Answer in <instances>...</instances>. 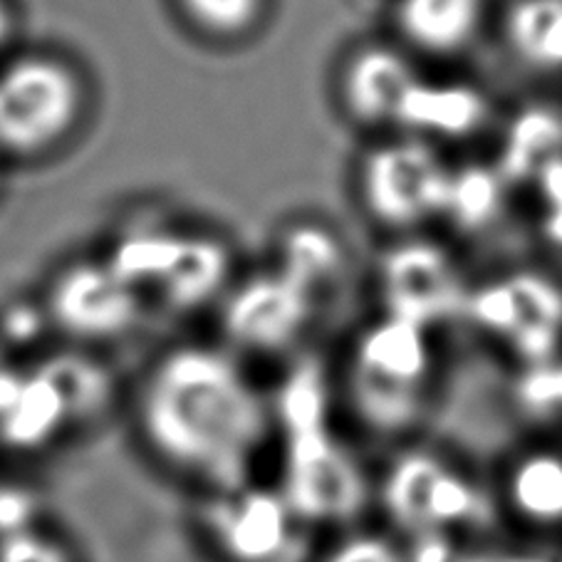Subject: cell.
I'll return each mask as SVG.
<instances>
[{
    "label": "cell",
    "instance_id": "1",
    "mask_svg": "<svg viewBox=\"0 0 562 562\" xmlns=\"http://www.w3.org/2000/svg\"><path fill=\"white\" fill-rule=\"evenodd\" d=\"M139 429L167 467L216 493L250 486V469L273 426V409L226 352L173 347L144 380Z\"/></svg>",
    "mask_w": 562,
    "mask_h": 562
},
{
    "label": "cell",
    "instance_id": "2",
    "mask_svg": "<svg viewBox=\"0 0 562 562\" xmlns=\"http://www.w3.org/2000/svg\"><path fill=\"white\" fill-rule=\"evenodd\" d=\"M273 422L283 431V496L300 522L350 526L370 501L360 463L329 429V382L313 357L280 384Z\"/></svg>",
    "mask_w": 562,
    "mask_h": 562
},
{
    "label": "cell",
    "instance_id": "3",
    "mask_svg": "<svg viewBox=\"0 0 562 562\" xmlns=\"http://www.w3.org/2000/svg\"><path fill=\"white\" fill-rule=\"evenodd\" d=\"M431 374L429 329L384 315L355 342L347 376L352 409L374 434L409 431L424 414Z\"/></svg>",
    "mask_w": 562,
    "mask_h": 562
},
{
    "label": "cell",
    "instance_id": "4",
    "mask_svg": "<svg viewBox=\"0 0 562 562\" xmlns=\"http://www.w3.org/2000/svg\"><path fill=\"white\" fill-rule=\"evenodd\" d=\"M380 506L394 536H476L488 530L493 506L476 481L431 451L412 449L392 461L380 483Z\"/></svg>",
    "mask_w": 562,
    "mask_h": 562
},
{
    "label": "cell",
    "instance_id": "5",
    "mask_svg": "<svg viewBox=\"0 0 562 562\" xmlns=\"http://www.w3.org/2000/svg\"><path fill=\"white\" fill-rule=\"evenodd\" d=\"M80 72L55 55H21L0 70V151L41 157L60 147L85 114Z\"/></svg>",
    "mask_w": 562,
    "mask_h": 562
},
{
    "label": "cell",
    "instance_id": "6",
    "mask_svg": "<svg viewBox=\"0 0 562 562\" xmlns=\"http://www.w3.org/2000/svg\"><path fill=\"white\" fill-rule=\"evenodd\" d=\"M451 171L424 142H394L367 154L360 196L370 216L386 228H412L443 213Z\"/></svg>",
    "mask_w": 562,
    "mask_h": 562
},
{
    "label": "cell",
    "instance_id": "7",
    "mask_svg": "<svg viewBox=\"0 0 562 562\" xmlns=\"http://www.w3.org/2000/svg\"><path fill=\"white\" fill-rule=\"evenodd\" d=\"M53 323L85 342L114 340L139 323V293L106 263H75L55 276L47 295Z\"/></svg>",
    "mask_w": 562,
    "mask_h": 562
},
{
    "label": "cell",
    "instance_id": "8",
    "mask_svg": "<svg viewBox=\"0 0 562 562\" xmlns=\"http://www.w3.org/2000/svg\"><path fill=\"white\" fill-rule=\"evenodd\" d=\"M317 300L280 270L254 276L226 300L223 333L238 350L276 355L290 350L315 317Z\"/></svg>",
    "mask_w": 562,
    "mask_h": 562
},
{
    "label": "cell",
    "instance_id": "9",
    "mask_svg": "<svg viewBox=\"0 0 562 562\" xmlns=\"http://www.w3.org/2000/svg\"><path fill=\"white\" fill-rule=\"evenodd\" d=\"M206 530L228 562H276L293 546L297 518L283 493L244 486L216 493L206 508Z\"/></svg>",
    "mask_w": 562,
    "mask_h": 562
},
{
    "label": "cell",
    "instance_id": "10",
    "mask_svg": "<svg viewBox=\"0 0 562 562\" xmlns=\"http://www.w3.org/2000/svg\"><path fill=\"white\" fill-rule=\"evenodd\" d=\"M481 327L508 337L520 355L542 362L562 329V293L538 276H513L467 300Z\"/></svg>",
    "mask_w": 562,
    "mask_h": 562
},
{
    "label": "cell",
    "instance_id": "11",
    "mask_svg": "<svg viewBox=\"0 0 562 562\" xmlns=\"http://www.w3.org/2000/svg\"><path fill=\"white\" fill-rule=\"evenodd\" d=\"M382 290L386 315L409 319L429 329L463 303L459 270L439 246L402 244L382 263Z\"/></svg>",
    "mask_w": 562,
    "mask_h": 562
},
{
    "label": "cell",
    "instance_id": "12",
    "mask_svg": "<svg viewBox=\"0 0 562 562\" xmlns=\"http://www.w3.org/2000/svg\"><path fill=\"white\" fill-rule=\"evenodd\" d=\"M419 80L409 60L394 47L367 45L355 50L340 75V100L362 127L394 124L402 100Z\"/></svg>",
    "mask_w": 562,
    "mask_h": 562
},
{
    "label": "cell",
    "instance_id": "13",
    "mask_svg": "<svg viewBox=\"0 0 562 562\" xmlns=\"http://www.w3.org/2000/svg\"><path fill=\"white\" fill-rule=\"evenodd\" d=\"M501 508L530 536H562V453L532 449L513 459Z\"/></svg>",
    "mask_w": 562,
    "mask_h": 562
},
{
    "label": "cell",
    "instance_id": "14",
    "mask_svg": "<svg viewBox=\"0 0 562 562\" xmlns=\"http://www.w3.org/2000/svg\"><path fill=\"white\" fill-rule=\"evenodd\" d=\"M488 100L471 85H434L416 80L396 112V127L441 139L476 134L488 120Z\"/></svg>",
    "mask_w": 562,
    "mask_h": 562
},
{
    "label": "cell",
    "instance_id": "15",
    "mask_svg": "<svg viewBox=\"0 0 562 562\" xmlns=\"http://www.w3.org/2000/svg\"><path fill=\"white\" fill-rule=\"evenodd\" d=\"M396 31L416 53L449 57L479 35L483 0H396Z\"/></svg>",
    "mask_w": 562,
    "mask_h": 562
},
{
    "label": "cell",
    "instance_id": "16",
    "mask_svg": "<svg viewBox=\"0 0 562 562\" xmlns=\"http://www.w3.org/2000/svg\"><path fill=\"white\" fill-rule=\"evenodd\" d=\"M231 278V250L211 236H183L177 263L159 283L171 310H199L211 303Z\"/></svg>",
    "mask_w": 562,
    "mask_h": 562
},
{
    "label": "cell",
    "instance_id": "17",
    "mask_svg": "<svg viewBox=\"0 0 562 562\" xmlns=\"http://www.w3.org/2000/svg\"><path fill=\"white\" fill-rule=\"evenodd\" d=\"M278 270L297 288L319 300L345 273V250L333 231L313 223L293 226L280 240Z\"/></svg>",
    "mask_w": 562,
    "mask_h": 562
},
{
    "label": "cell",
    "instance_id": "18",
    "mask_svg": "<svg viewBox=\"0 0 562 562\" xmlns=\"http://www.w3.org/2000/svg\"><path fill=\"white\" fill-rule=\"evenodd\" d=\"M70 419L55 386L43 374L23 376L13 404L0 416V441L15 451L43 449Z\"/></svg>",
    "mask_w": 562,
    "mask_h": 562
},
{
    "label": "cell",
    "instance_id": "19",
    "mask_svg": "<svg viewBox=\"0 0 562 562\" xmlns=\"http://www.w3.org/2000/svg\"><path fill=\"white\" fill-rule=\"evenodd\" d=\"M510 50L538 72H562V0H518L506 18Z\"/></svg>",
    "mask_w": 562,
    "mask_h": 562
},
{
    "label": "cell",
    "instance_id": "20",
    "mask_svg": "<svg viewBox=\"0 0 562 562\" xmlns=\"http://www.w3.org/2000/svg\"><path fill=\"white\" fill-rule=\"evenodd\" d=\"M181 244L183 234L179 231L157 226V223H139L114 244L106 266L134 290L144 285L159 288L171 266L177 263Z\"/></svg>",
    "mask_w": 562,
    "mask_h": 562
},
{
    "label": "cell",
    "instance_id": "21",
    "mask_svg": "<svg viewBox=\"0 0 562 562\" xmlns=\"http://www.w3.org/2000/svg\"><path fill=\"white\" fill-rule=\"evenodd\" d=\"M562 149V122L555 112L532 110L522 112L513 122L506 154H503V173L510 179L540 177V171L560 159Z\"/></svg>",
    "mask_w": 562,
    "mask_h": 562
},
{
    "label": "cell",
    "instance_id": "22",
    "mask_svg": "<svg viewBox=\"0 0 562 562\" xmlns=\"http://www.w3.org/2000/svg\"><path fill=\"white\" fill-rule=\"evenodd\" d=\"M37 374H43L55 386L70 419H90L104 409L112 396L110 374L102 370V364H94L85 357L55 355L37 367Z\"/></svg>",
    "mask_w": 562,
    "mask_h": 562
},
{
    "label": "cell",
    "instance_id": "23",
    "mask_svg": "<svg viewBox=\"0 0 562 562\" xmlns=\"http://www.w3.org/2000/svg\"><path fill=\"white\" fill-rule=\"evenodd\" d=\"M501 209V181L496 171L467 167L451 173L443 213L467 231H479L496 218Z\"/></svg>",
    "mask_w": 562,
    "mask_h": 562
},
{
    "label": "cell",
    "instance_id": "24",
    "mask_svg": "<svg viewBox=\"0 0 562 562\" xmlns=\"http://www.w3.org/2000/svg\"><path fill=\"white\" fill-rule=\"evenodd\" d=\"M177 5L199 33L234 41L258 25L266 0H177Z\"/></svg>",
    "mask_w": 562,
    "mask_h": 562
},
{
    "label": "cell",
    "instance_id": "25",
    "mask_svg": "<svg viewBox=\"0 0 562 562\" xmlns=\"http://www.w3.org/2000/svg\"><path fill=\"white\" fill-rule=\"evenodd\" d=\"M319 562H406V550L392 530H352Z\"/></svg>",
    "mask_w": 562,
    "mask_h": 562
},
{
    "label": "cell",
    "instance_id": "26",
    "mask_svg": "<svg viewBox=\"0 0 562 562\" xmlns=\"http://www.w3.org/2000/svg\"><path fill=\"white\" fill-rule=\"evenodd\" d=\"M37 513H41V501L31 488L0 483V540L37 530Z\"/></svg>",
    "mask_w": 562,
    "mask_h": 562
},
{
    "label": "cell",
    "instance_id": "27",
    "mask_svg": "<svg viewBox=\"0 0 562 562\" xmlns=\"http://www.w3.org/2000/svg\"><path fill=\"white\" fill-rule=\"evenodd\" d=\"M0 562H75V558L63 542L37 530H27L0 540Z\"/></svg>",
    "mask_w": 562,
    "mask_h": 562
},
{
    "label": "cell",
    "instance_id": "28",
    "mask_svg": "<svg viewBox=\"0 0 562 562\" xmlns=\"http://www.w3.org/2000/svg\"><path fill=\"white\" fill-rule=\"evenodd\" d=\"M13 13L11 8H8L5 0H0V47H3L8 41H11L13 35Z\"/></svg>",
    "mask_w": 562,
    "mask_h": 562
},
{
    "label": "cell",
    "instance_id": "29",
    "mask_svg": "<svg viewBox=\"0 0 562 562\" xmlns=\"http://www.w3.org/2000/svg\"><path fill=\"white\" fill-rule=\"evenodd\" d=\"M555 562H562V558H558V560H555Z\"/></svg>",
    "mask_w": 562,
    "mask_h": 562
}]
</instances>
